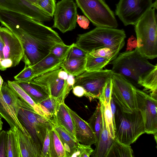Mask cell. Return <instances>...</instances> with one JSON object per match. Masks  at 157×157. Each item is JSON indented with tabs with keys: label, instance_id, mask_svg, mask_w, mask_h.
<instances>
[{
	"label": "cell",
	"instance_id": "cell-1",
	"mask_svg": "<svg viewBox=\"0 0 157 157\" xmlns=\"http://www.w3.org/2000/svg\"><path fill=\"white\" fill-rule=\"evenodd\" d=\"M3 26L21 42L24 52L22 60L26 65H34L48 55L55 45L63 42L58 33L51 28L30 17L22 20L19 29L8 25Z\"/></svg>",
	"mask_w": 157,
	"mask_h": 157
},
{
	"label": "cell",
	"instance_id": "cell-2",
	"mask_svg": "<svg viewBox=\"0 0 157 157\" xmlns=\"http://www.w3.org/2000/svg\"><path fill=\"white\" fill-rule=\"evenodd\" d=\"M113 73L120 75L134 86H141L143 80L150 71L157 67L143 57L136 48L121 53L110 63Z\"/></svg>",
	"mask_w": 157,
	"mask_h": 157
},
{
	"label": "cell",
	"instance_id": "cell-3",
	"mask_svg": "<svg viewBox=\"0 0 157 157\" xmlns=\"http://www.w3.org/2000/svg\"><path fill=\"white\" fill-rule=\"evenodd\" d=\"M126 37L123 29L96 27L88 32L78 34L75 44L87 53L104 48L119 52L124 45Z\"/></svg>",
	"mask_w": 157,
	"mask_h": 157
},
{
	"label": "cell",
	"instance_id": "cell-4",
	"mask_svg": "<svg viewBox=\"0 0 157 157\" xmlns=\"http://www.w3.org/2000/svg\"><path fill=\"white\" fill-rule=\"evenodd\" d=\"M157 0L135 25L137 43L136 48L143 57L153 59L157 57Z\"/></svg>",
	"mask_w": 157,
	"mask_h": 157
},
{
	"label": "cell",
	"instance_id": "cell-5",
	"mask_svg": "<svg viewBox=\"0 0 157 157\" xmlns=\"http://www.w3.org/2000/svg\"><path fill=\"white\" fill-rule=\"evenodd\" d=\"M20 107L17 118L30 135L39 157H41L44 139L52 126L49 119L36 112L32 107L20 98Z\"/></svg>",
	"mask_w": 157,
	"mask_h": 157
},
{
	"label": "cell",
	"instance_id": "cell-6",
	"mask_svg": "<svg viewBox=\"0 0 157 157\" xmlns=\"http://www.w3.org/2000/svg\"><path fill=\"white\" fill-rule=\"evenodd\" d=\"M114 119L115 138L122 143L130 145L145 133L143 117L138 109L128 113L116 105Z\"/></svg>",
	"mask_w": 157,
	"mask_h": 157
},
{
	"label": "cell",
	"instance_id": "cell-7",
	"mask_svg": "<svg viewBox=\"0 0 157 157\" xmlns=\"http://www.w3.org/2000/svg\"><path fill=\"white\" fill-rule=\"evenodd\" d=\"M88 19L96 27L116 28L118 24L114 12L104 0H75Z\"/></svg>",
	"mask_w": 157,
	"mask_h": 157
},
{
	"label": "cell",
	"instance_id": "cell-8",
	"mask_svg": "<svg viewBox=\"0 0 157 157\" xmlns=\"http://www.w3.org/2000/svg\"><path fill=\"white\" fill-rule=\"evenodd\" d=\"M111 97L122 111L132 113L137 109L135 88L121 76L113 73Z\"/></svg>",
	"mask_w": 157,
	"mask_h": 157
},
{
	"label": "cell",
	"instance_id": "cell-9",
	"mask_svg": "<svg viewBox=\"0 0 157 157\" xmlns=\"http://www.w3.org/2000/svg\"><path fill=\"white\" fill-rule=\"evenodd\" d=\"M0 36L4 44L0 70L3 71L17 65L24 57V52L20 40L8 29L0 27Z\"/></svg>",
	"mask_w": 157,
	"mask_h": 157
},
{
	"label": "cell",
	"instance_id": "cell-10",
	"mask_svg": "<svg viewBox=\"0 0 157 157\" xmlns=\"http://www.w3.org/2000/svg\"><path fill=\"white\" fill-rule=\"evenodd\" d=\"M112 73L111 70L85 71L75 77L73 87L77 86L82 87L85 91L84 96L91 101L93 99L98 98L106 81Z\"/></svg>",
	"mask_w": 157,
	"mask_h": 157
},
{
	"label": "cell",
	"instance_id": "cell-11",
	"mask_svg": "<svg viewBox=\"0 0 157 157\" xmlns=\"http://www.w3.org/2000/svg\"><path fill=\"white\" fill-rule=\"evenodd\" d=\"M152 5V0H119L115 13L125 26L135 25Z\"/></svg>",
	"mask_w": 157,
	"mask_h": 157
},
{
	"label": "cell",
	"instance_id": "cell-12",
	"mask_svg": "<svg viewBox=\"0 0 157 157\" xmlns=\"http://www.w3.org/2000/svg\"><path fill=\"white\" fill-rule=\"evenodd\" d=\"M137 109L140 112L145 133L154 135L157 132V100L135 88Z\"/></svg>",
	"mask_w": 157,
	"mask_h": 157
},
{
	"label": "cell",
	"instance_id": "cell-13",
	"mask_svg": "<svg viewBox=\"0 0 157 157\" xmlns=\"http://www.w3.org/2000/svg\"><path fill=\"white\" fill-rule=\"evenodd\" d=\"M78 15L76 4L73 0H61L56 5L53 28L63 33L74 29Z\"/></svg>",
	"mask_w": 157,
	"mask_h": 157
},
{
	"label": "cell",
	"instance_id": "cell-14",
	"mask_svg": "<svg viewBox=\"0 0 157 157\" xmlns=\"http://www.w3.org/2000/svg\"><path fill=\"white\" fill-rule=\"evenodd\" d=\"M60 68L51 71L33 79L45 86L50 96L56 99L59 103L64 100L72 88L67 84V79L59 74Z\"/></svg>",
	"mask_w": 157,
	"mask_h": 157
},
{
	"label": "cell",
	"instance_id": "cell-15",
	"mask_svg": "<svg viewBox=\"0 0 157 157\" xmlns=\"http://www.w3.org/2000/svg\"><path fill=\"white\" fill-rule=\"evenodd\" d=\"M0 9L18 13L40 22L49 21L53 17L26 0H0Z\"/></svg>",
	"mask_w": 157,
	"mask_h": 157
},
{
	"label": "cell",
	"instance_id": "cell-16",
	"mask_svg": "<svg viewBox=\"0 0 157 157\" xmlns=\"http://www.w3.org/2000/svg\"><path fill=\"white\" fill-rule=\"evenodd\" d=\"M67 108L74 122L77 141L85 145L95 144L96 141L95 135L89 123L82 119L67 106Z\"/></svg>",
	"mask_w": 157,
	"mask_h": 157
},
{
	"label": "cell",
	"instance_id": "cell-17",
	"mask_svg": "<svg viewBox=\"0 0 157 157\" xmlns=\"http://www.w3.org/2000/svg\"><path fill=\"white\" fill-rule=\"evenodd\" d=\"M100 103L102 113V127L99 140L95 144V149L91 155L92 157H106L113 139L110 137L106 127L104 114V105Z\"/></svg>",
	"mask_w": 157,
	"mask_h": 157
},
{
	"label": "cell",
	"instance_id": "cell-18",
	"mask_svg": "<svg viewBox=\"0 0 157 157\" xmlns=\"http://www.w3.org/2000/svg\"><path fill=\"white\" fill-rule=\"evenodd\" d=\"M49 120L64 148L67 157H76L77 141L58 123L54 115Z\"/></svg>",
	"mask_w": 157,
	"mask_h": 157
},
{
	"label": "cell",
	"instance_id": "cell-19",
	"mask_svg": "<svg viewBox=\"0 0 157 157\" xmlns=\"http://www.w3.org/2000/svg\"><path fill=\"white\" fill-rule=\"evenodd\" d=\"M15 81L38 105L50 96L48 89L45 86L33 79L27 82Z\"/></svg>",
	"mask_w": 157,
	"mask_h": 157
},
{
	"label": "cell",
	"instance_id": "cell-20",
	"mask_svg": "<svg viewBox=\"0 0 157 157\" xmlns=\"http://www.w3.org/2000/svg\"><path fill=\"white\" fill-rule=\"evenodd\" d=\"M66 57L60 58L50 53L36 64L31 66L34 72L33 79L48 72L61 68Z\"/></svg>",
	"mask_w": 157,
	"mask_h": 157
},
{
	"label": "cell",
	"instance_id": "cell-21",
	"mask_svg": "<svg viewBox=\"0 0 157 157\" xmlns=\"http://www.w3.org/2000/svg\"><path fill=\"white\" fill-rule=\"evenodd\" d=\"M64 102L59 104L54 115L58 123L76 141L74 122Z\"/></svg>",
	"mask_w": 157,
	"mask_h": 157
},
{
	"label": "cell",
	"instance_id": "cell-22",
	"mask_svg": "<svg viewBox=\"0 0 157 157\" xmlns=\"http://www.w3.org/2000/svg\"><path fill=\"white\" fill-rule=\"evenodd\" d=\"M0 114L8 123L10 127V129H12L15 127H17L25 134L30 136L6 103L2 96L1 90L0 91Z\"/></svg>",
	"mask_w": 157,
	"mask_h": 157
},
{
	"label": "cell",
	"instance_id": "cell-23",
	"mask_svg": "<svg viewBox=\"0 0 157 157\" xmlns=\"http://www.w3.org/2000/svg\"><path fill=\"white\" fill-rule=\"evenodd\" d=\"M86 57L67 59L62 64V68L68 74L77 76L86 71Z\"/></svg>",
	"mask_w": 157,
	"mask_h": 157
},
{
	"label": "cell",
	"instance_id": "cell-24",
	"mask_svg": "<svg viewBox=\"0 0 157 157\" xmlns=\"http://www.w3.org/2000/svg\"><path fill=\"white\" fill-rule=\"evenodd\" d=\"M1 90L5 101L17 118V114L20 107V98L9 86L7 82H3Z\"/></svg>",
	"mask_w": 157,
	"mask_h": 157
},
{
	"label": "cell",
	"instance_id": "cell-25",
	"mask_svg": "<svg viewBox=\"0 0 157 157\" xmlns=\"http://www.w3.org/2000/svg\"><path fill=\"white\" fill-rule=\"evenodd\" d=\"M17 127L7 131V157H22Z\"/></svg>",
	"mask_w": 157,
	"mask_h": 157
},
{
	"label": "cell",
	"instance_id": "cell-26",
	"mask_svg": "<svg viewBox=\"0 0 157 157\" xmlns=\"http://www.w3.org/2000/svg\"><path fill=\"white\" fill-rule=\"evenodd\" d=\"M18 132L22 157H39L30 136L18 128Z\"/></svg>",
	"mask_w": 157,
	"mask_h": 157
},
{
	"label": "cell",
	"instance_id": "cell-27",
	"mask_svg": "<svg viewBox=\"0 0 157 157\" xmlns=\"http://www.w3.org/2000/svg\"><path fill=\"white\" fill-rule=\"evenodd\" d=\"M133 151L129 145L122 143L114 138L106 157H133Z\"/></svg>",
	"mask_w": 157,
	"mask_h": 157
},
{
	"label": "cell",
	"instance_id": "cell-28",
	"mask_svg": "<svg viewBox=\"0 0 157 157\" xmlns=\"http://www.w3.org/2000/svg\"><path fill=\"white\" fill-rule=\"evenodd\" d=\"M49 157H67L64 148L56 132L52 127L49 131Z\"/></svg>",
	"mask_w": 157,
	"mask_h": 157
},
{
	"label": "cell",
	"instance_id": "cell-29",
	"mask_svg": "<svg viewBox=\"0 0 157 157\" xmlns=\"http://www.w3.org/2000/svg\"><path fill=\"white\" fill-rule=\"evenodd\" d=\"M7 82L9 86L20 99L30 105L36 112L47 117L39 106L15 81L8 80Z\"/></svg>",
	"mask_w": 157,
	"mask_h": 157
},
{
	"label": "cell",
	"instance_id": "cell-30",
	"mask_svg": "<svg viewBox=\"0 0 157 157\" xmlns=\"http://www.w3.org/2000/svg\"><path fill=\"white\" fill-rule=\"evenodd\" d=\"M112 61V59L110 58L94 56L88 53L86 57V71H93L101 70Z\"/></svg>",
	"mask_w": 157,
	"mask_h": 157
},
{
	"label": "cell",
	"instance_id": "cell-31",
	"mask_svg": "<svg viewBox=\"0 0 157 157\" xmlns=\"http://www.w3.org/2000/svg\"><path fill=\"white\" fill-rule=\"evenodd\" d=\"M157 67L150 71L144 77L140 86L145 90L151 92L150 95L157 99Z\"/></svg>",
	"mask_w": 157,
	"mask_h": 157
},
{
	"label": "cell",
	"instance_id": "cell-32",
	"mask_svg": "<svg viewBox=\"0 0 157 157\" xmlns=\"http://www.w3.org/2000/svg\"><path fill=\"white\" fill-rule=\"evenodd\" d=\"M102 123V113L100 103L99 101L95 111L89 120V123L95 135L96 140L95 144L98 142L99 140Z\"/></svg>",
	"mask_w": 157,
	"mask_h": 157
},
{
	"label": "cell",
	"instance_id": "cell-33",
	"mask_svg": "<svg viewBox=\"0 0 157 157\" xmlns=\"http://www.w3.org/2000/svg\"><path fill=\"white\" fill-rule=\"evenodd\" d=\"M54 98L50 96L39 103L38 105L48 119H51L55 115L59 104Z\"/></svg>",
	"mask_w": 157,
	"mask_h": 157
},
{
	"label": "cell",
	"instance_id": "cell-34",
	"mask_svg": "<svg viewBox=\"0 0 157 157\" xmlns=\"http://www.w3.org/2000/svg\"><path fill=\"white\" fill-rule=\"evenodd\" d=\"M111 76L107 80L98 98L99 99V101L104 106L106 103L109 102L110 101L112 86Z\"/></svg>",
	"mask_w": 157,
	"mask_h": 157
},
{
	"label": "cell",
	"instance_id": "cell-35",
	"mask_svg": "<svg viewBox=\"0 0 157 157\" xmlns=\"http://www.w3.org/2000/svg\"><path fill=\"white\" fill-rule=\"evenodd\" d=\"M104 114L107 129L112 139L115 138V131L113 124V117L110 102L104 106Z\"/></svg>",
	"mask_w": 157,
	"mask_h": 157
},
{
	"label": "cell",
	"instance_id": "cell-36",
	"mask_svg": "<svg viewBox=\"0 0 157 157\" xmlns=\"http://www.w3.org/2000/svg\"><path fill=\"white\" fill-rule=\"evenodd\" d=\"M73 44L74 43L67 45L65 44L64 42L57 44L53 47L50 53L60 58H66L69 51Z\"/></svg>",
	"mask_w": 157,
	"mask_h": 157
},
{
	"label": "cell",
	"instance_id": "cell-37",
	"mask_svg": "<svg viewBox=\"0 0 157 157\" xmlns=\"http://www.w3.org/2000/svg\"><path fill=\"white\" fill-rule=\"evenodd\" d=\"M34 72L32 67L25 65L24 68L14 77L15 81L18 82H27L33 79Z\"/></svg>",
	"mask_w": 157,
	"mask_h": 157
},
{
	"label": "cell",
	"instance_id": "cell-38",
	"mask_svg": "<svg viewBox=\"0 0 157 157\" xmlns=\"http://www.w3.org/2000/svg\"><path fill=\"white\" fill-rule=\"evenodd\" d=\"M56 2L55 0H37L36 4L53 17L55 9Z\"/></svg>",
	"mask_w": 157,
	"mask_h": 157
},
{
	"label": "cell",
	"instance_id": "cell-39",
	"mask_svg": "<svg viewBox=\"0 0 157 157\" xmlns=\"http://www.w3.org/2000/svg\"><path fill=\"white\" fill-rule=\"evenodd\" d=\"M119 52L114 51L108 48H104L93 51L88 53L94 56H100L114 60Z\"/></svg>",
	"mask_w": 157,
	"mask_h": 157
},
{
	"label": "cell",
	"instance_id": "cell-40",
	"mask_svg": "<svg viewBox=\"0 0 157 157\" xmlns=\"http://www.w3.org/2000/svg\"><path fill=\"white\" fill-rule=\"evenodd\" d=\"M76 157H89L94 151L91 145L81 144L77 141Z\"/></svg>",
	"mask_w": 157,
	"mask_h": 157
},
{
	"label": "cell",
	"instance_id": "cell-41",
	"mask_svg": "<svg viewBox=\"0 0 157 157\" xmlns=\"http://www.w3.org/2000/svg\"><path fill=\"white\" fill-rule=\"evenodd\" d=\"M87 53L77 46L75 43L69 51L66 58L73 59L86 57Z\"/></svg>",
	"mask_w": 157,
	"mask_h": 157
},
{
	"label": "cell",
	"instance_id": "cell-42",
	"mask_svg": "<svg viewBox=\"0 0 157 157\" xmlns=\"http://www.w3.org/2000/svg\"><path fill=\"white\" fill-rule=\"evenodd\" d=\"M7 132H0V157H7Z\"/></svg>",
	"mask_w": 157,
	"mask_h": 157
},
{
	"label": "cell",
	"instance_id": "cell-43",
	"mask_svg": "<svg viewBox=\"0 0 157 157\" xmlns=\"http://www.w3.org/2000/svg\"><path fill=\"white\" fill-rule=\"evenodd\" d=\"M49 131L47 133L44 141L41 157H49L50 145Z\"/></svg>",
	"mask_w": 157,
	"mask_h": 157
},
{
	"label": "cell",
	"instance_id": "cell-44",
	"mask_svg": "<svg viewBox=\"0 0 157 157\" xmlns=\"http://www.w3.org/2000/svg\"><path fill=\"white\" fill-rule=\"evenodd\" d=\"M77 22L79 26L83 29H86L88 28L90 21L87 17L83 15L77 16Z\"/></svg>",
	"mask_w": 157,
	"mask_h": 157
},
{
	"label": "cell",
	"instance_id": "cell-45",
	"mask_svg": "<svg viewBox=\"0 0 157 157\" xmlns=\"http://www.w3.org/2000/svg\"><path fill=\"white\" fill-rule=\"evenodd\" d=\"M74 94L78 97H81L85 95V91L84 88L79 86H75L73 88Z\"/></svg>",
	"mask_w": 157,
	"mask_h": 157
},
{
	"label": "cell",
	"instance_id": "cell-46",
	"mask_svg": "<svg viewBox=\"0 0 157 157\" xmlns=\"http://www.w3.org/2000/svg\"><path fill=\"white\" fill-rule=\"evenodd\" d=\"M110 107L112 114L113 117V124L114 126V131L115 129V114L116 111V105L113 99V98L111 97L110 101Z\"/></svg>",
	"mask_w": 157,
	"mask_h": 157
},
{
	"label": "cell",
	"instance_id": "cell-47",
	"mask_svg": "<svg viewBox=\"0 0 157 157\" xmlns=\"http://www.w3.org/2000/svg\"><path fill=\"white\" fill-rule=\"evenodd\" d=\"M72 75L68 74L67 79V84L69 86L72 88L75 83V77Z\"/></svg>",
	"mask_w": 157,
	"mask_h": 157
},
{
	"label": "cell",
	"instance_id": "cell-48",
	"mask_svg": "<svg viewBox=\"0 0 157 157\" xmlns=\"http://www.w3.org/2000/svg\"><path fill=\"white\" fill-rule=\"evenodd\" d=\"M4 46L3 42L0 36V63L3 58L2 50Z\"/></svg>",
	"mask_w": 157,
	"mask_h": 157
},
{
	"label": "cell",
	"instance_id": "cell-49",
	"mask_svg": "<svg viewBox=\"0 0 157 157\" xmlns=\"http://www.w3.org/2000/svg\"><path fill=\"white\" fill-rule=\"evenodd\" d=\"M4 82L3 80L0 75V91H1L2 87L3 84Z\"/></svg>",
	"mask_w": 157,
	"mask_h": 157
},
{
	"label": "cell",
	"instance_id": "cell-50",
	"mask_svg": "<svg viewBox=\"0 0 157 157\" xmlns=\"http://www.w3.org/2000/svg\"><path fill=\"white\" fill-rule=\"evenodd\" d=\"M3 126V122L2 120L1 116H0V132L2 130Z\"/></svg>",
	"mask_w": 157,
	"mask_h": 157
},
{
	"label": "cell",
	"instance_id": "cell-51",
	"mask_svg": "<svg viewBox=\"0 0 157 157\" xmlns=\"http://www.w3.org/2000/svg\"><path fill=\"white\" fill-rule=\"evenodd\" d=\"M32 3L36 4L37 0H26Z\"/></svg>",
	"mask_w": 157,
	"mask_h": 157
}]
</instances>
